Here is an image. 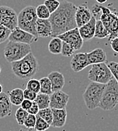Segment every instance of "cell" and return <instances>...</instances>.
Wrapping results in <instances>:
<instances>
[{"instance_id": "cell-1", "label": "cell", "mask_w": 118, "mask_h": 131, "mask_svg": "<svg viewBox=\"0 0 118 131\" xmlns=\"http://www.w3.org/2000/svg\"><path fill=\"white\" fill-rule=\"evenodd\" d=\"M77 6L68 1H62L58 9L51 14L49 20L52 26V38L77 28L75 13Z\"/></svg>"}, {"instance_id": "cell-2", "label": "cell", "mask_w": 118, "mask_h": 131, "mask_svg": "<svg viewBox=\"0 0 118 131\" xmlns=\"http://www.w3.org/2000/svg\"><path fill=\"white\" fill-rule=\"evenodd\" d=\"M39 63L34 54L31 52L23 59L11 63V70L17 78L30 79L39 71Z\"/></svg>"}, {"instance_id": "cell-3", "label": "cell", "mask_w": 118, "mask_h": 131, "mask_svg": "<svg viewBox=\"0 0 118 131\" xmlns=\"http://www.w3.org/2000/svg\"><path fill=\"white\" fill-rule=\"evenodd\" d=\"M38 19L36 8L28 5L18 14V27L39 39L36 31V24Z\"/></svg>"}, {"instance_id": "cell-4", "label": "cell", "mask_w": 118, "mask_h": 131, "mask_svg": "<svg viewBox=\"0 0 118 131\" xmlns=\"http://www.w3.org/2000/svg\"><path fill=\"white\" fill-rule=\"evenodd\" d=\"M106 84L90 82L83 93L85 105L90 110L99 107L105 91Z\"/></svg>"}, {"instance_id": "cell-5", "label": "cell", "mask_w": 118, "mask_h": 131, "mask_svg": "<svg viewBox=\"0 0 118 131\" xmlns=\"http://www.w3.org/2000/svg\"><path fill=\"white\" fill-rule=\"evenodd\" d=\"M30 45L8 41L4 48V56L8 63L19 61L32 52Z\"/></svg>"}, {"instance_id": "cell-6", "label": "cell", "mask_w": 118, "mask_h": 131, "mask_svg": "<svg viewBox=\"0 0 118 131\" xmlns=\"http://www.w3.org/2000/svg\"><path fill=\"white\" fill-rule=\"evenodd\" d=\"M118 105V83L115 79H111L105 87L102 100L99 108L105 111L113 110Z\"/></svg>"}, {"instance_id": "cell-7", "label": "cell", "mask_w": 118, "mask_h": 131, "mask_svg": "<svg viewBox=\"0 0 118 131\" xmlns=\"http://www.w3.org/2000/svg\"><path fill=\"white\" fill-rule=\"evenodd\" d=\"M101 16L99 20L102 22L109 33L108 39L111 40L118 36V12H112L109 8L100 5Z\"/></svg>"}, {"instance_id": "cell-8", "label": "cell", "mask_w": 118, "mask_h": 131, "mask_svg": "<svg viewBox=\"0 0 118 131\" xmlns=\"http://www.w3.org/2000/svg\"><path fill=\"white\" fill-rule=\"evenodd\" d=\"M113 78L111 70L105 63L93 64L88 72V79L91 82L107 84Z\"/></svg>"}, {"instance_id": "cell-9", "label": "cell", "mask_w": 118, "mask_h": 131, "mask_svg": "<svg viewBox=\"0 0 118 131\" xmlns=\"http://www.w3.org/2000/svg\"><path fill=\"white\" fill-rule=\"evenodd\" d=\"M0 24L12 31L18 27V14L8 6H0Z\"/></svg>"}, {"instance_id": "cell-10", "label": "cell", "mask_w": 118, "mask_h": 131, "mask_svg": "<svg viewBox=\"0 0 118 131\" xmlns=\"http://www.w3.org/2000/svg\"><path fill=\"white\" fill-rule=\"evenodd\" d=\"M58 38L63 41L70 45L75 51H79L80 49H81L84 45V40L82 39L80 35L78 27L59 36Z\"/></svg>"}, {"instance_id": "cell-11", "label": "cell", "mask_w": 118, "mask_h": 131, "mask_svg": "<svg viewBox=\"0 0 118 131\" xmlns=\"http://www.w3.org/2000/svg\"><path fill=\"white\" fill-rule=\"evenodd\" d=\"M8 40H9V41L31 45L33 42L37 41L38 38L32 34L27 32L26 31L20 29L19 27H17L16 29H14V30L11 31V32L9 36Z\"/></svg>"}, {"instance_id": "cell-12", "label": "cell", "mask_w": 118, "mask_h": 131, "mask_svg": "<svg viewBox=\"0 0 118 131\" xmlns=\"http://www.w3.org/2000/svg\"><path fill=\"white\" fill-rule=\"evenodd\" d=\"M69 100V96L63 91L53 92L50 96V108L51 109H64Z\"/></svg>"}, {"instance_id": "cell-13", "label": "cell", "mask_w": 118, "mask_h": 131, "mask_svg": "<svg viewBox=\"0 0 118 131\" xmlns=\"http://www.w3.org/2000/svg\"><path fill=\"white\" fill-rule=\"evenodd\" d=\"M92 14L91 11L87 5V4H83L77 7L76 13H75V21L77 24L78 28L84 26L87 23H89L92 18Z\"/></svg>"}, {"instance_id": "cell-14", "label": "cell", "mask_w": 118, "mask_h": 131, "mask_svg": "<svg viewBox=\"0 0 118 131\" xmlns=\"http://www.w3.org/2000/svg\"><path fill=\"white\" fill-rule=\"evenodd\" d=\"M70 66L75 72H79L90 66L87 53H78L74 54L71 60Z\"/></svg>"}, {"instance_id": "cell-15", "label": "cell", "mask_w": 118, "mask_h": 131, "mask_svg": "<svg viewBox=\"0 0 118 131\" xmlns=\"http://www.w3.org/2000/svg\"><path fill=\"white\" fill-rule=\"evenodd\" d=\"M96 19L92 16L90 21L85 24L84 26L78 28L80 35L84 40V41H88L95 37V30H96Z\"/></svg>"}, {"instance_id": "cell-16", "label": "cell", "mask_w": 118, "mask_h": 131, "mask_svg": "<svg viewBox=\"0 0 118 131\" xmlns=\"http://www.w3.org/2000/svg\"><path fill=\"white\" fill-rule=\"evenodd\" d=\"M36 31L38 37L47 38L52 36V26L49 20L38 19L36 24Z\"/></svg>"}, {"instance_id": "cell-17", "label": "cell", "mask_w": 118, "mask_h": 131, "mask_svg": "<svg viewBox=\"0 0 118 131\" xmlns=\"http://www.w3.org/2000/svg\"><path fill=\"white\" fill-rule=\"evenodd\" d=\"M48 78L51 81L53 93L62 91L65 85V78L61 72L58 71H53L49 73Z\"/></svg>"}, {"instance_id": "cell-18", "label": "cell", "mask_w": 118, "mask_h": 131, "mask_svg": "<svg viewBox=\"0 0 118 131\" xmlns=\"http://www.w3.org/2000/svg\"><path fill=\"white\" fill-rule=\"evenodd\" d=\"M87 59L90 65L103 63L107 61V55L106 52L100 48H96L91 51L90 52L87 53Z\"/></svg>"}, {"instance_id": "cell-19", "label": "cell", "mask_w": 118, "mask_h": 131, "mask_svg": "<svg viewBox=\"0 0 118 131\" xmlns=\"http://www.w3.org/2000/svg\"><path fill=\"white\" fill-rule=\"evenodd\" d=\"M12 104L10 101L8 94L2 93L0 94V118L8 117L11 115Z\"/></svg>"}, {"instance_id": "cell-20", "label": "cell", "mask_w": 118, "mask_h": 131, "mask_svg": "<svg viewBox=\"0 0 118 131\" xmlns=\"http://www.w3.org/2000/svg\"><path fill=\"white\" fill-rule=\"evenodd\" d=\"M53 121L51 126L56 128H60L65 126L67 119V112L64 109H52Z\"/></svg>"}, {"instance_id": "cell-21", "label": "cell", "mask_w": 118, "mask_h": 131, "mask_svg": "<svg viewBox=\"0 0 118 131\" xmlns=\"http://www.w3.org/2000/svg\"><path fill=\"white\" fill-rule=\"evenodd\" d=\"M8 96L12 105H20L24 100L23 90L21 88H15L8 92Z\"/></svg>"}, {"instance_id": "cell-22", "label": "cell", "mask_w": 118, "mask_h": 131, "mask_svg": "<svg viewBox=\"0 0 118 131\" xmlns=\"http://www.w3.org/2000/svg\"><path fill=\"white\" fill-rule=\"evenodd\" d=\"M63 41L58 37L52 38L48 44V50L53 54H60L62 51Z\"/></svg>"}, {"instance_id": "cell-23", "label": "cell", "mask_w": 118, "mask_h": 131, "mask_svg": "<svg viewBox=\"0 0 118 131\" xmlns=\"http://www.w3.org/2000/svg\"><path fill=\"white\" fill-rule=\"evenodd\" d=\"M109 37V33L106 29L102 22L100 20H96V30H95V38L102 39Z\"/></svg>"}, {"instance_id": "cell-24", "label": "cell", "mask_w": 118, "mask_h": 131, "mask_svg": "<svg viewBox=\"0 0 118 131\" xmlns=\"http://www.w3.org/2000/svg\"><path fill=\"white\" fill-rule=\"evenodd\" d=\"M35 102L37 103L40 110L50 108V96L39 93H38Z\"/></svg>"}, {"instance_id": "cell-25", "label": "cell", "mask_w": 118, "mask_h": 131, "mask_svg": "<svg viewBox=\"0 0 118 131\" xmlns=\"http://www.w3.org/2000/svg\"><path fill=\"white\" fill-rule=\"evenodd\" d=\"M39 81L40 86H41L40 93L51 96L53 93V91L52 86H51V83L50 79L48 77H44V78H41L40 79Z\"/></svg>"}, {"instance_id": "cell-26", "label": "cell", "mask_w": 118, "mask_h": 131, "mask_svg": "<svg viewBox=\"0 0 118 131\" xmlns=\"http://www.w3.org/2000/svg\"><path fill=\"white\" fill-rule=\"evenodd\" d=\"M36 14L39 19L42 20H49L51 14L48 9V8L44 5L41 4L36 7Z\"/></svg>"}, {"instance_id": "cell-27", "label": "cell", "mask_w": 118, "mask_h": 131, "mask_svg": "<svg viewBox=\"0 0 118 131\" xmlns=\"http://www.w3.org/2000/svg\"><path fill=\"white\" fill-rule=\"evenodd\" d=\"M37 115L44 120L48 124L51 125L53 121V110L51 108L39 110Z\"/></svg>"}, {"instance_id": "cell-28", "label": "cell", "mask_w": 118, "mask_h": 131, "mask_svg": "<svg viewBox=\"0 0 118 131\" xmlns=\"http://www.w3.org/2000/svg\"><path fill=\"white\" fill-rule=\"evenodd\" d=\"M28 115H29V113L27 111L23 109L22 108H17L15 112V118H16L17 122L18 123V124L21 125V126L23 125Z\"/></svg>"}, {"instance_id": "cell-29", "label": "cell", "mask_w": 118, "mask_h": 131, "mask_svg": "<svg viewBox=\"0 0 118 131\" xmlns=\"http://www.w3.org/2000/svg\"><path fill=\"white\" fill-rule=\"evenodd\" d=\"M26 88L36 93H39L40 89H41L39 80L36 79H30L26 84Z\"/></svg>"}, {"instance_id": "cell-30", "label": "cell", "mask_w": 118, "mask_h": 131, "mask_svg": "<svg viewBox=\"0 0 118 131\" xmlns=\"http://www.w3.org/2000/svg\"><path fill=\"white\" fill-rule=\"evenodd\" d=\"M60 2H61L59 0H45L44 5L48 8L51 14H52L58 9L60 5Z\"/></svg>"}, {"instance_id": "cell-31", "label": "cell", "mask_w": 118, "mask_h": 131, "mask_svg": "<svg viewBox=\"0 0 118 131\" xmlns=\"http://www.w3.org/2000/svg\"><path fill=\"white\" fill-rule=\"evenodd\" d=\"M50 124H48L44 120L41 118L39 116L36 115V124L35 129L37 131H45L50 127Z\"/></svg>"}, {"instance_id": "cell-32", "label": "cell", "mask_w": 118, "mask_h": 131, "mask_svg": "<svg viewBox=\"0 0 118 131\" xmlns=\"http://www.w3.org/2000/svg\"><path fill=\"white\" fill-rule=\"evenodd\" d=\"M75 51V50L73 48V47H72L70 45L67 44L66 42L63 41V46H62L61 54L63 57H72V55H74Z\"/></svg>"}, {"instance_id": "cell-33", "label": "cell", "mask_w": 118, "mask_h": 131, "mask_svg": "<svg viewBox=\"0 0 118 131\" xmlns=\"http://www.w3.org/2000/svg\"><path fill=\"white\" fill-rule=\"evenodd\" d=\"M11 31L7 27L0 24V44L4 43L7 39H8Z\"/></svg>"}, {"instance_id": "cell-34", "label": "cell", "mask_w": 118, "mask_h": 131, "mask_svg": "<svg viewBox=\"0 0 118 131\" xmlns=\"http://www.w3.org/2000/svg\"><path fill=\"white\" fill-rule=\"evenodd\" d=\"M36 124V115L29 114V115L27 116L26 121L24 122L23 126H24V127H26V128L35 129Z\"/></svg>"}, {"instance_id": "cell-35", "label": "cell", "mask_w": 118, "mask_h": 131, "mask_svg": "<svg viewBox=\"0 0 118 131\" xmlns=\"http://www.w3.org/2000/svg\"><path fill=\"white\" fill-rule=\"evenodd\" d=\"M107 65L108 66L109 69L111 70L114 79H115L118 83V62L111 61V62H109Z\"/></svg>"}, {"instance_id": "cell-36", "label": "cell", "mask_w": 118, "mask_h": 131, "mask_svg": "<svg viewBox=\"0 0 118 131\" xmlns=\"http://www.w3.org/2000/svg\"><path fill=\"white\" fill-rule=\"evenodd\" d=\"M23 94H24V99L25 100H30V101H35L36 97H37V95L38 93H35V92L32 91L29 89H25L23 91Z\"/></svg>"}, {"instance_id": "cell-37", "label": "cell", "mask_w": 118, "mask_h": 131, "mask_svg": "<svg viewBox=\"0 0 118 131\" xmlns=\"http://www.w3.org/2000/svg\"><path fill=\"white\" fill-rule=\"evenodd\" d=\"M39 110H40L39 108V106H38V105H37V103H36L35 101H33L32 107L28 110V113H29V114H30V115H38V113H39Z\"/></svg>"}, {"instance_id": "cell-38", "label": "cell", "mask_w": 118, "mask_h": 131, "mask_svg": "<svg viewBox=\"0 0 118 131\" xmlns=\"http://www.w3.org/2000/svg\"><path fill=\"white\" fill-rule=\"evenodd\" d=\"M32 101H30V100H25L22 102L21 105H20V108H22L23 109L26 110L28 112V110L32 107Z\"/></svg>"}, {"instance_id": "cell-39", "label": "cell", "mask_w": 118, "mask_h": 131, "mask_svg": "<svg viewBox=\"0 0 118 131\" xmlns=\"http://www.w3.org/2000/svg\"><path fill=\"white\" fill-rule=\"evenodd\" d=\"M111 47L114 52L118 53V36L111 41Z\"/></svg>"}, {"instance_id": "cell-40", "label": "cell", "mask_w": 118, "mask_h": 131, "mask_svg": "<svg viewBox=\"0 0 118 131\" xmlns=\"http://www.w3.org/2000/svg\"><path fill=\"white\" fill-rule=\"evenodd\" d=\"M19 131H37L36 129H30V128H26V127H23Z\"/></svg>"}, {"instance_id": "cell-41", "label": "cell", "mask_w": 118, "mask_h": 131, "mask_svg": "<svg viewBox=\"0 0 118 131\" xmlns=\"http://www.w3.org/2000/svg\"><path fill=\"white\" fill-rule=\"evenodd\" d=\"M99 4H104L105 2H107L108 0H96Z\"/></svg>"}, {"instance_id": "cell-42", "label": "cell", "mask_w": 118, "mask_h": 131, "mask_svg": "<svg viewBox=\"0 0 118 131\" xmlns=\"http://www.w3.org/2000/svg\"><path fill=\"white\" fill-rule=\"evenodd\" d=\"M2 93H3V88H2V85L0 84V94H1Z\"/></svg>"}, {"instance_id": "cell-43", "label": "cell", "mask_w": 118, "mask_h": 131, "mask_svg": "<svg viewBox=\"0 0 118 131\" xmlns=\"http://www.w3.org/2000/svg\"><path fill=\"white\" fill-rule=\"evenodd\" d=\"M1 71H2V68H1V66H0V73H1Z\"/></svg>"}]
</instances>
